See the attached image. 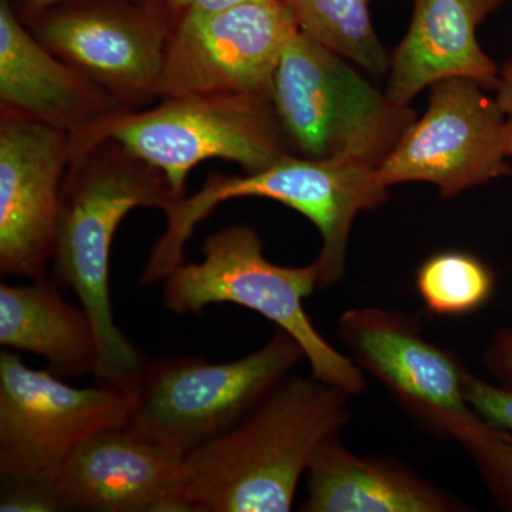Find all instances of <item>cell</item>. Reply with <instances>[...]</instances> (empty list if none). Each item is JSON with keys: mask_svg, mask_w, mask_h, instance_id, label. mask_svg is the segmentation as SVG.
<instances>
[{"mask_svg": "<svg viewBox=\"0 0 512 512\" xmlns=\"http://www.w3.org/2000/svg\"><path fill=\"white\" fill-rule=\"evenodd\" d=\"M187 456L124 429L101 431L66 461L56 487L64 510L192 512Z\"/></svg>", "mask_w": 512, "mask_h": 512, "instance_id": "14", "label": "cell"}, {"mask_svg": "<svg viewBox=\"0 0 512 512\" xmlns=\"http://www.w3.org/2000/svg\"><path fill=\"white\" fill-rule=\"evenodd\" d=\"M72 136L0 111V271L29 281L49 278Z\"/></svg>", "mask_w": 512, "mask_h": 512, "instance_id": "13", "label": "cell"}, {"mask_svg": "<svg viewBox=\"0 0 512 512\" xmlns=\"http://www.w3.org/2000/svg\"><path fill=\"white\" fill-rule=\"evenodd\" d=\"M485 92L468 79L433 84L426 113L379 165L384 185L419 181L436 185L443 198H454L510 175L508 117Z\"/></svg>", "mask_w": 512, "mask_h": 512, "instance_id": "12", "label": "cell"}, {"mask_svg": "<svg viewBox=\"0 0 512 512\" xmlns=\"http://www.w3.org/2000/svg\"><path fill=\"white\" fill-rule=\"evenodd\" d=\"M201 262L181 264L164 279V305L175 315H201L217 303H234L271 320L298 340L320 382L350 396L366 392L365 373L323 338L305 309V299L318 291L315 262L281 266L265 258L255 228L232 225L205 239Z\"/></svg>", "mask_w": 512, "mask_h": 512, "instance_id": "4", "label": "cell"}, {"mask_svg": "<svg viewBox=\"0 0 512 512\" xmlns=\"http://www.w3.org/2000/svg\"><path fill=\"white\" fill-rule=\"evenodd\" d=\"M106 140L160 171L177 198L192 168L211 158L255 173L291 153L272 101L232 94L171 97L150 109L119 111L74 138L72 156Z\"/></svg>", "mask_w": 512, "mask_h": 512, "instance_id": "6", "label": "cell"}, {"mask_svg": "<svg viewBox=\"0 0 512 512\" xmlns=\"http://www.w3.org/2000/svg\"><path fill=\"white\" fill-rule=\"evenodd\" d=\"M336 332L350 359L382 384L419 429L461 447L493 429L467 402L468 367L454 350L427 340L416 316L362 306L343 312Z\"/></svg>", "mask_w": 512, "mask_h": 512, "instance_id": "8", "label": "cell"}, {"mask_svg": "<svg viewBox=\"0 0 512 512\" xmlns=\"http://www.w3.org/2000/svg\"><path fill=\"white\" fill-rule=\"evenodd\" d=\"M175 197L163 174L113 140L72 156L62 190L56 281L69 286L92 319L99 345L94 383L134 392L150 360L117 328L111 308L114 235L136 208L165 211Z\"/></svg>", "mask_w": 512, "mask_h": 512, "instance_id": "2", "label": "cell"}, {"mask_svg": "<svg viewBox=\"0 0 512 512\" xmlns=\"http://www.w3.org/2000/svg\"><path fill=\"white\" fill-rule=\"evenodd\" d=\"M151 2L161 10L170 25H173L175 20L187 15L218 12V10L232 8L252 0H151Z\"/></svg>", "mask_w": 512, "mask_h": 512, "instance_id": "25", "label": "cell"}, {"mask_svg": "<svg viewBox=\"0 0 512 512\" xmlns=\"http://www.w3.org/2000/svg\"><path fill=\"white\" fill-rule=\"evenodd\" d=\"M239 198H265L299 212L318 229L322 248L318 291L332 288L346 272L349 239L360 212L375 211L389 200L377 165L342 158L315 160L286 154L255 173L208 175L201 190L178 198L167 210L165 229L151 248L140 285L164 281L184 262V248L195 228L218 205Z\"/></svg>", "mask_w": 512, "mask_h": 512, "instance_id": "3", "label": "cell"}, {"mask_svg": "<svg viewBox=\"0 0 512 512\" xmlns=\"http://www.w3.org/2000/svg\"><path fill=\"white\" fill-rule=\"evenodd\" d=\"M350 394L289 375L239 423L187 456L192 512H288L323 441L352 420Z\"/></svg>", "mask_w": 512, "mask_h": 512, "instance_id": "1", "label": "cell"}, {"mask_svg": "<svg viewBox=\"0 0 512 512\" xmlns=\"http://www.w3.org/2000/svg\"><path fill=\"white\" fill-rule=\"evenodd\" d=\"M303 33L373 76L390 57L373 28L369 0H286Z\"/></svg>", "mask_w": 512, "mask_h": 512, "instance_id": "19", "label": "cell"}, {"mask_svg": "<svg viewBox=\"0 0 512 512\" xmlns=\"http://www.w3.org/2000/svg\"><path fill=\"white\" fill-rule=\"evenodd\" d=\"M303 359L298 340L278 329L261 349L232 362H148L126 429L188 456L244 419Z\"/></svg>", "mask_w": 512, "mask_h": 512, "instance_id": "7", "label": "cell"}, {"mask_svg": "<svg viewBox=\"0 0 512 512\" xmlns=\"http://www.w3.org/2000/svg\"><path fill=\"white\" fill-rule=\"evenodd\" d=\"M483 365L494 383L512 390V325L498 330L488 342Z\"/></svg>", "mask_w": 512, "mask_h": 512, "instance_id": "24", "label": "cell"}, {"mask_svg": "<svg viewBox=\"0 0 512 512\" xmlns=\"http://www.w3.org/2000/svg\"><path fill=\"white\" fill-rule=\"evenodd\" d=\"M464 394L471 409L495 427L512 431V390L467 370Z\"/></svg>", "mask_w": 512, "mask_h": 512, "instance_id": "23", "label": "cell"}, {"mask_svg": "<svg viewBox=\"0 0 512 512\" xmlns=\"http://www.w3.org/2000/svg\"><path fill=\"white\" fill-rule=\"evenodd\" d=\"M299 29L286 0H252L175 20L158 100L232 94L271 101L279 60Z\"/></svg>", "mask_w": 512, "mask_h": 512, "instance_id": "10", "label": "cell"}, {"mask_svg": "<svg viewBox=\"0 0 512 512\" xmlns=\"http://www.w3.org/2000/svg\"><path fill=\"white\" fill-rule=\"evenodd\" d=\"M0 511H66L56 484L26 478L0 477Z\"/></svg>", "mask_w": 512, "mask_h": 512, "instance_id": "22", "label": "cell"}, {"mask_svg": "<svg viewBox=\"0 0 512 512\" xmlns=\"http://www.w3.org/2000/svg\"><path fill=\"white\" fill-rule=\"evenodd\" d=\"M495 508L512 512V431L493 426L483 439L463 447Z\"/></svg>", "mask_w": 512, "mask_h": 512, "instance_id": "21", "label": "cell"}, {"mask_svg": "<svg viewBox=\"0 0 512 512\" xmlns=\"http://www.w3.org/2000/svg\"><path fill=\"white\" fill-rule=\"evenodd\" d=\"M495 100L500 104L505 116L512 120V59L505 60L500 66Z\"/></svg>", "mask_w": 512, "mask_h": 512, "instance_id": "26", "label": "cell"}, {"mask_svg": "<svg viewBox=\"0 0 512 512\" xmlns=\"http://www.w3.org/2000/svg\"><path fill=\"white\" fill-rule=\"evenodd\" d=\"M305 512H470L473 505L392 457L357 456L342 434L320 444L308 468Z\"/></svg>", "mask_w": 512, "mask_h": 512, "instance_id": "17", "label": "cell"}, {"mask_svg": "<svg viewBox=\"0 0 512 512\" xmlns=\"http://www.w3.org/2000/svg\"><path fill=\"white\" fill-rule=\"evenodd\" d=\"M23 23L124 109L160 99L171 25L151 0H63Z\"/></svg>", "mask_w": 512, "mask_h": 512, "instance_id": "11", "label": "cell"}, {"mask_svg": "<svg viewBox=\"0 0 512 512\" xmlns=\"http://www.w3.org/2000/svg\"><path fill=\"white\" fill-rule=\"evenodd\" d=\"M507 148H508V156H510V158H512V120L511 119H508Z\"/></svg>", "mask_w": 512, "mask_h": 512, "instance_id": "28", "label": "cell"}, {"mask_svg": "<svg viewBox=\"0 0 512 512\" xmlns=\"http://www.w3.org/2000/svg\"><path fill=\"white\" fill-rule=\"evenodd\" d=\"M271 101L291 154L315 160L379 167L417 119L301 29L279 60Z\"/></svg>", "mask_w": 512, "mask_h": 512, "instance_id": "5", "label": "cell"}, {"mask_svg": "<svg viewBox=\"0 0 512 512\" xmlns=\"http://www.w3.org/2000/svg\"><path fill=\"white\" fill-rule=\"evenodd\" d=\"M416 288L431 315L466 316L480 311L493 298L495 274L467 252H439L417 269Z\"/></svg>", "mask_w": 512, "mask_h": 512, "instance_id": "20", "label": "cell"}, {"mask_svg": "<svg viewBox=\"0 0 512 512\" xmlns=\"http://www.w3.org/2000/svg\"><path fill=\"white\" fill-rule=\"evenodd\" d=\"M507 0H414L412 23L389 64L387 94L410 101L441 80H473L495 92L500 66L484 52L478 26Z\"/></svg>", "mask_w": 512, "mask_h": 512, "instance_id": "16", "label": "cell"}, {"mask_svg": "<svg viewBox=\"0 0 512 512\" xmlns=\"http://www.w3.org/2000/svg\"><path fill=\"white\" fill-rule=\"evenodd\" d=\"M60 2L63 0H10L13 9L23 22L35 18L39 13L45 12L46 9L52 8Z\"/></svg>", "mask_w": 512, "mask_h": 512, "instance_id": "27", "label": "cell"}, {"mask_svg": "<svg viewBox=\"0 0 512 512\" xmlns=\"http://www.w3.org/2000/svg\"><path fill=\"white\" fill-rule=\"evenodd\" d=\"M59 285L50 278L0 284V345L42 356L64 380L94 376L100 356L92 319L63 298Z\"/></svg>", "mask_w": 512, "mask_h": 512, "instance_id": "18", "label": "cell"}, {"mask_svg": "<svg viewBox=\"0 0 512 512\" xmlns=\"http://www.w3.org/2000/svg\"><path fill=\"white\" fill-rule=\"evenodd\" d=\"M136 393L93 383L73 387L49 369L0 353V477L56 484L66 461L101 431L124 429Z\"/></svg>", "mask_w": 512, "mask_h": 512, "instance_id": "9", "label": "cell"}, {"mask_svg": "<svg viewBox=\"0 0 512 512\" xmlns=\"http://www.w3.org/2000/svg\"><path fill=\"white\" fill-rule=\"evenodd\" d=\"M126 110L103 87L50 52L0 0V111L66 131L72 140Z\"/></svg>", "mask_w": 512, "mask_h": 512, "instance_id": "15", "label": "cell"}]
</instances>
